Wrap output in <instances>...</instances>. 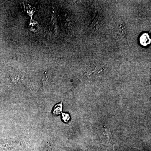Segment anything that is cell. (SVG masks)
Segmentation results:
<instances>
[{
  "mask_svg": "<svg viewBox=\"0 0 151 151\" xmlns=\"http://www.w3.org/2000/svg\"><path fill=\"white\" fill-rule=\"evenodd\" d=\"M62 116V120L65 123H67L70 120V117L68 113H61Z\"/></svg>",
  "mask_w": 151,
  "mask_h": 151,
  "instance_id": "obj_3",
  "label": "cell"
},
{
  "mask_svg": "<svg viewBox=\"0 0 151 151\" xmlns=\"http://www.w3.org/2000/svg\"><path fill=\"white\" fill-rule=\"evenodd\" d=\"M140 41L142 45L144 46H147L148 45L150 44L151 42V40L150 39L149 35L147 33H145L141 36Z\"/></svg>",
  "mask_w": 151,
  "mask_h": 151,
  "instance_id": "obj_1",
  "label": "cell"
},
{
  "mask_svg": "<svg viewBox=\"0 0 151 151\" xmlns=\"http://www.w3.org/2000/svg\"><path fill=\"white\" fill-rule=\"evenodd\" d=\"M63 101L55 105L52 110V113L55 116H58L62 113Z\"/></svg>",
  "mask_w": 151,
  "mask_h": 151,
  "instance_id": "obj_2",
  "label": "cell"
}]
</instances>
